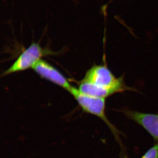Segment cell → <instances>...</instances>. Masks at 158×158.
<instances>
[{
	"mask_svg": "<svg viewBox=\"0 0 158 158\" xmlns=\"http://www.w3.org/2000/svg\"><path fill=\"white\" fill-rule=\"evenodd\" d=\"M69 93L73 97L85 113L96 116L104 122L113 133L121 148L123 149L119 136L121 133L110 121L106 115V98L86 95L81 93L74 86L73 87Z\"/></svg>",
	"mask_w": 158,
	"mask_h": 158,
	"instance_id": "obj_1",
	"label": "cell"
},
{
	"mask_svg": "<svg viewBox=\"0 0 158 158\" xmlns=\"http://www.w3.org/2000/svg\"><path fill=\"white\" fill-rule=\"evenodd\" d=\"M103 64H94L85 73L81 80L103 88L117 89L120 93L126 91L139 92L137 89L129 87L124 82V75L117 78L108 67L106 59Z\"/></svg>",
	"mask_w": 158,
	"mask_h": 158,
	"instance_id": "obj_2",
	"label": "cell"
},
{
	"mask_svg": "<svg viewBox=\"0 0 158 158\" xmlns=\"http://www.w3.org/2000/svg\"><path fill=\"white\" fill-rule=\"evenodd\" d=\"M52 54L41 47L39 43L33 42L20 54L14 63L3 73V76L32 69L43 57Z\"/></svg>",
	"mask_w": 158,
	"mask_h": 158,
	"instance_id": "obj_3",
	"label": "cell"
},
{
	"mask_svg": "<svg viewBox=\"0 0 158 158\" xmlns=\"http://www.w3.org/2000/svg\"><path fill=\"white\" fill-rule=\"evenodd\" d=\"M116 110L141 126L152 137L156 143H158V113H144L128 109Z\"/></svg>",
	"mask_w": 158,
	"mask_h": 158,
	"instance_id": "obj_4",
	"label": "cell"
},
{
	"mask_svg": "<svg viewBox=\"0 0 158 158\" xmlns=\"http://www.w3.org/2000/svg\"><path fill=\"white\" fill-rule=\"evenodd\" d=\"M32 69L42 78L58 85L69 92L73 87L58 69L42 59L37 62Z\"/></svg>",
	"mask_w": 158,
	"mask_h": 158,
	"instance_id": "obj_5",
	"label": "cell"
},
{
	"mask_svg": "<svg viewBox=\"0 0 158 158\" xmlns=\"http://www.w3.org/2000/svg\"><path fill=\"white\" fill-rule=\"evenodd\" d=\"M78 89L81 93L86 95L100 98H106L115 94L120 93L117 89L99 87L92 83L82 81Z\"/></svg>",
	"mask_w": 158,
	"mask_h": 158,
	"instance_id": "obj_6",
	"label": "cell"
},
{
	"mask_svg": "<svg viewBox=\"0 0 158 158\" xmlns=\"http://www.w3.org/2000/svg\"><path fill=\"white\" fill-rule=\"evenodd\" d=\"M141 158H158V143L151 147Z\"/></svg>",
	"mask_w": 158,
	"mask_h": 158,
	"instance_id": "obj_7",
	"label": "cell"
}]
</instances>
